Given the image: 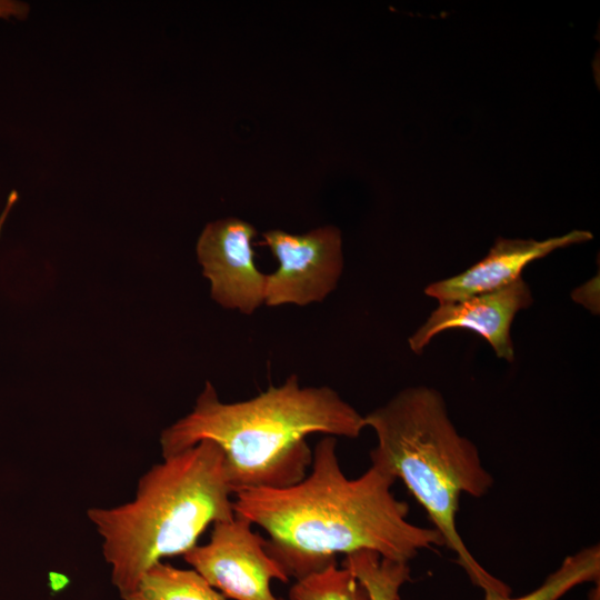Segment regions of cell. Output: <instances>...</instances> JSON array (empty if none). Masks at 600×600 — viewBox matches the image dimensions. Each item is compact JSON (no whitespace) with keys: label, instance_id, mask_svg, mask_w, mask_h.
<instances>
[{"label":"cell","instance_id":"6da1fadb","mask_svg":"<svg viewBox=\"0 0 600 600\" xmlns=\"http://www.w3.org/2000/svg\"><path fill=\"white\" fill-rule=\"evenodd\" d=\"M394 481L374 464L348 478L336 438L326 436L314 446L311 470L301 481L238 491L233 509L268 532L267 552L296 580L336 563L337 554L361 550L409 563L419 551L444 543L436 528L408 520V503L391 491Z\"/></svg>","mask_w":600,"mask_h":600},{"label":"cell","instance_id":"7a4b0ae2","mask_svg":"<svg viewBox=\"0 0 600 600\" xmlns=\"http://www.w3.org/2000/svg\"><path fill=\"white\" fill-rule=\"evenodd\" d=\"M363 416L330 387H302L297 376L254 398L226 403L207 381L190 413L160 436L162 458L216 442L234 491L282 489L307 476L312 433L357 438Z\"/></svg>","mask_w":600,"mask_h":600},{"label":"cell","instance_id":"3957f363","mask_svg":"<svg viewBox=\"0 0 600 600\" xmlns=\"http://www.w3.org/2000/svg\"><path fill=\"white\" fill-rule=\"evenodd\" d=\"M233 496L222 450L201 440L144 472L131 501L90 508L120 597L154 563L197 546L209 524L233 519Z\"/></svg>","mask_w":600,"mask_h":600},{"label":"cell","instance_id":"277c9868","mask_svg":"<svg viewBox=\"0 0 600 600\" xmlns=\"http://www.w3.org/2000/svg\"><path fill=\"white\" fill-rule=\"evenodd\" d=\"M363 419L377 437L371 464L403 481L474 584L483 591L499 587L502 582L477 562L457 528L460 497H483L493 477L476 444L456 429L441 393L409 387Z\"/></svg>","mask_w":600,"mask_h":600},{"label":"cell","instance_id":"5b68a950","mask_svg":"<svg viewBox=\"0 0 600 600\" xmlns=\"http://www.w3.org/2000/svg\"><path fill=\"white\" fill-rule=\"evenodd\" d=\"M184 561L227 599L287 600L271 591V580L288 582L281 566L267 552L266 539L236 514L212 524L209 542L194 546Z\"/></svg>","mask_w":600,"mask_h":600},{"label":"cell","instance_id":"8992f818","mask_svg":"<svg viewBox=\"0 0 600 600\" xmlns=\"http://www.w3.org/2000/svg\"><path fill=\"white\" fill-rule=\"evenodd\" d=\"M262 237L279 262L277 270L267 274L266 306L321 302L336 289L343 269L338 228L324 226L304 234L273 229Z\"/></svg>","mask_w":600,"mask_h":600},{"label":"cell","instance_id":"52a82bcc","mask_svg":"<svg viewBox=\"0 0 600 600\" xmlns=\"http://www.w3.org/2000/svg\"><path fill=\"white\" fill-rule=\"evenodd\" d=\"M257 231L239 218L208 223L197 242L202 274L210 282L211 298L221 307L252 314L264 304L267 273L254 262L251 240Z\"/></svg>","mask_w":600,"mask_h":600},{"label":"cell","instance_id":"ba28073f","mask_svg":"<svg viewBox=\"0 0 600 600\" xmlns=\"http://www.w3.org/2000/svg\"><path fill=\"white\" fill-rule=\"evenodd\" d=\"M533 297L522 277L494 291L459 301L442 302L409 338V347L420 353L433 337L448 329H468L483 337L498 358L514 360L510 329L516 314L530 307Z\"/></svg>","mask_w":600,"mask_h":600},{"label":"cell","instance_id":"9c48e42d","mask_svg":"<svg viewBox=\"0 0 600 600\" xmlns=\"http://www.w3.org/2000/svg\"><path fill=\"white\" fill-rule=\"evenodd\" d=\"M591 239L592 233L586 230H572L541 241L499 237L483 259L457 276L430 283L424 293L442 303L494 291L519 279L532 261Z\"/></svg>","mask_w":600,"mask_h":600},{"label":"cell","instance_id":"30bf717a","mask_svg":"<svg viewBox=\"0 0 600 600\" xmlns=\"http://www.w3.org/2000/svg\"><path fill=\"white\" fill-rule=\"evenodd\" d=\"M410 578L409 563L361 550L346 554L340 567L336 562L297 580L288 600H400Z\"/></svg>","mask_w":600,"mask_h":600},{"label":"cell","instance_id":"8fae6325","mask_svg":"<svg viewBox=\"0 0 600 600\" xmlns=\"http://www.w3.org/2000/svg\"><path fill=\"white\" fill-rule=\"evenodd\" d=\"M122 600H228L193 569L159 561Z\"/></svg>","mask_w":600,"mask_h":600},{"label":"cell","instance_id":"7c38bea8","mask_svg":"<svg viewBox=\"0 0 600 600\" xmlns=\"http://www.w3.org/2000/svg\"><path fill=\"white\" fill-rule=\"evenodd\" d=\"M600 577V548L593 544L568 556L533 591L511 598L509 590L484 591L483 600H558L572 588Z\"/></svg>","mask_w":600,"mask_h":600},{"label":"cell","instance_id":"4fadbf2b","mask_svg":"<svg viewBox=\"0 0 600 600\" xmlns=\"http://www.w3.org/2000/svg\"><path fill=\"white\" fill-rule=\"evenodd\" d=\"M29 13V6L26 2L16 0H0V18L24 19Z\"/></svg>","mask_w":600,"mask_h":600},{"label":"cell","instance_id":"5bb4252c","mask_svg":"<svg viewBox=\"0 0 600 600\" xmlns=\"http://www.w3.org/2000/svg\"><path fill=\"white\" fill-rule=\"evenodd\" d=\"M17 200H18V193L16 191H12L7 200L3 211L0 214V232L7 219L8 213L10 212L11 208L13 207Z\"/></svg>","mask_w":600,"mask_h":600}]
</instances>
